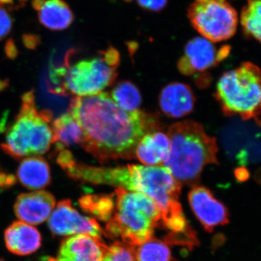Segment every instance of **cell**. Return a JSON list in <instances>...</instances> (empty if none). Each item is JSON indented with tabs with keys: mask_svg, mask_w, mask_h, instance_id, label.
Instances as JSON below:
<instances>
[{
	"mask_svg": "<svg viewBox=\"0 0 261 261\" xmlns=\"http://www.w3.org/2000/svg\"><path fill=\"white\" fill-rule=\"evenodd\" d=\"M18 1L20 2V4L23 5L28 0H18Z\"/></svg>",
	"mask_w": 261,
	"mask_h": 261,
	"instance_id": "d6a6232c",
	"label": "cell"
},
{
	"mask_svg": "<svg viewBox=\"0 0 261 261\" xmlns=\"http://www.w3.org/2000/svg\"><path fill=\"white\" fill-rule=\"evenodd\" d=\"M170 147L168 135L158 130L150 132L144 136L137 144L135 158L145 166H161L168 157Z\"/></svg>",
	"mask_w": 261,
	"mask_h": 261,
	"instance_id": "9a60e30c",
	"label": "cell"
},
{
	"mask_svg": "<svg viewBox=\"0 0 261 261\" xmlns=\"http://www.w3.org/2000/svg\"><path fill=\"white\" fill-rule=\"evenodd\" d=\"M0 261H5V260H3V259L0 258Z\"/></svg>",
	"mask_w": 261,
	"mask_h": 261,
	"instance_id": "836d02e7",
	"label": "cell"
},
{
	"mask_svg": "<svg viewBox=\"0 0 261 261\" xmlns=\"http://www.w3.org/2000/svg\"><path fill=\"white\" fill-rule=\"evenodd\" d=\"M48 226L55 236H73L87 233L100 238L102 228L94 219L82 216L72 205L71 201H60L48 219Z\"/></svg>",
	"mask_w": 261,
	"mask_h": 261,
	"instance_id": "9c48e42d",
	"label": "cell"
},
{
	"mask_svg": "<svg viewBox=\"0 0 261 261\" xmlns=\"http://www.w3.org/2000/svg\"><path fill=\"white\" fill-rule=\"evenodd\" d=\"M38 17L45 28L53 31L65 30L74 20L73 12L63 0H45L38 10Z\"/></svg>",
	"mask_w": 261,
	"mask_h": 261,
	"instance_id": "e0dca14e",
	"label": "cell"
},
{
	"mask_svg": "<svg viewBox=\"0 0 261 261\" xmlns=\"http://www.w3.org/2000/svg\"><path fill=\"white\" fill-rule=\"evenodd\" d=\"M119 63V53L111 47L95 58L68 64L63 80L65 93L85 97L102 92L116 80Z\"/></svg>",
	"mask_w": 261,
	"mask_h": 261,
	"instance_id": "8992f818",
	"label": "cell"
},
{
	"mask_svg": "<svg viewBox=\"0 0 261 261\" xmlns=\"http://www.w3.org/2000/svg\"><path fill=\"white\" fill-rule=\"evenodd\" d=\"M13 23L11 15L0 5V41L4 39L11 32Z\"/></svg>",
	"mask_w": 261,
	"mask_h": 261,
	"instance_id": "cb8c5ba5",
	"label": "cell"
},
{
	"mask_svg": "<svg viewBox=\"0 0 261 261\" xmlns=\"http://www.w3.org/2000/svg\"><path fill=\"white\" fill-rule=\"evenodd\" d=\"M40 37L34 34H24L23 36V42L25 47L34 49L40 44Z\"/></svg>",
	"mask_w": 261,
	"mask_h": 261,
	"instance_id": "4316f807",
	"label": "cell"
},
{
	"mask_svg": "<svg viewBox=\"0 0 261 261\" xmlns=\"http://www.w3.org/2000/svg\"><path fill=\"white\" fill-rule=\"evenodd\" d=\"M69 113L83 132L80 145L101 163L135 159L141 139L159 128L155 117L140 111L127 112L106 92L75 96Z\"/></svg>",
	"mask_w": 261,
	"mask_h": 261,
	"instance_id": "6da1fadb",
	"label": "cell"
},
{
	"mask_svg": "<svg viewBox=\"0 0 261 261\" xmlns=\"http://www.w3.org/2000/svg\"><path fill=\"white\" fill-rule=\"evenodd\" d=\"M53 143H56V150H63L65 147L81 145L83 140V132L80 123L69 112L62 115L51 122Z\"/></svg>",
	"mask_w": 261,
	"mask_h": 261,
	"instance_id": "ac0fdd59",
	"label": "cell"
},
{
	"mask_svg": "<svg viewBox=\"0 0 261 261\" xmlns=\"http://www.w3.org/2000/svg\"><path fill=\"white\" fill-rule=\"evenodd\" d=\"M230 49L229 46L218 49L205 38H194L187 42L183 56L178 62V69L187 76L205 73L225 59Z\"/></svg>",
	"mask_w": 261,
	"mask_h": 261,
	"instance_id": "ba28073f",
	"label": "cell"
},
{
	"mask_svg": "<svg viewBox=\"0 0 261 261\" xmlns=\"http://www.w3.org/2000/svg\"><path fill=\"white\" fill-rule=\"evenodd\" d=\"M236 176L240 181H245L249 178V173L244 168H240V169L237 170Z\"/></svg>",
	"mask_w": 261,
	"mask_h": 261,
	"instance_id": "f546056e",
	"label": "cell"
},
{
	"mask_svg": "<svg viewBox=\"0 0 261 261\" xmlns=\"http://www.w3.org/2000/svg\"><path fill=\"white\" fill-rule=\"evenodd\" d=\"M240 21L245 34L261 42V0H247Z\"/></svg>",
	"mask_w": 261,
	"mask_h": 261,
	"instance_id": "ffe728a7",
	"label": "cell"
},
{
	"mask_svg": "<svg viewBox=\"0 0 261 261\" xmlns=\"http://www.w3.org/2000/svg\"><path fill=\"white\" fill-rule=\"evenodd\" d=\"M7 248L17 255H29L37 252L42 246V236L32 225L15 221L5 231Z\"/></svg>",
	"mask_w": 261,
	"mask_h": 261,
	"instance_id": "5bb4252c",
	"label": "cell"
},
{
	"mask_svg": "<svg viewBox=\"0 0 261 261\" xmlns=\"http://www.w3.org/2000/svg\"><path fill=\"white\" fill-rule=\"evenodd\" d=\"M51 116L49 111H38L33 92L24 94L20 111L2 144L3 150L16 160L45 154L53 143Z\"/></svg>",
	"mask_w": 261,
	"mask_h": 261,
	"instance_id": "277c9868",
	"label": "cell"
},
{
	"mask_svg": "<svg viewBox=\"0 0 261 261\" xmlns=\"http://www.w3.org/2000/svg\"><path fill=\"white\" fill-rule=\"evenodd\" d=\"M56 206V198L49 192L39 190L20 194L15 200L14 211L20 221L38 225L49 219Z\"/></svg>",
	"mask_w": 261,
	"mask_h": 261,
	"instance_id": "8fae6325",
	"label": "cell"
},
{
	"mask_svg": "<svg viewBox=\"0 0 261 261\" xmlns=\"http://www.w3.org/2000/svg\"><path fill=\"white\" fill-rule=\"evenodd\" d=\"M187 16L193 28L212 42L227 40L238 28V13L226 0H195Z\"/></svg>",
	"mask_w": 261,
	"mask_h": 261,
	"instance_id": "52a82bcc",
	"label": "cell"
},
{
	"mask_svg": "<svg viewBox=\"0 0 261 261\" xmlns=\"http://www.w3.org/2000/svg\"><path fill=\"white\" fill-rule=\"evenodd\" d=\"M44 1L45 0H32V5L33 8L38 11L39 8L42 7V5L44 4Z\"/></svg>",
	"mask_w": 261,
	"mask_h": 261,
	"instance_id": "4dcf8cb0",
	"label": "cell"
},
{
	"mask_svg": "<svg viewBox=\"0 0 261 261\" xmlns=\"http://www.w3.org/2000/svg\"><path fill=\"white\" fill-rule=\"evenodd\" d=\"M57 162L65 171L70 166H73L75 161L71 152L69 150L64 149L58 152V156H57Z\"/></svg>",
	"mask_w": 261,
	"mask_h": 261,
	"instance_id": "484cf974",
	"label": "cell"
},
{
	"mask_svg": "<svg viewBox=\"0 0 261 261\" xmlns=\"http://www.w3.org/2000/svg\"><path fill=\"white\" fill-rule=\"evenodd\" d=\"M160 225L161 211L149 197L123 187L116 189L114 214L105 229L108 238L121 239L120 242L135 247L152 238Z\"/></svg>",
	"mask_w": 261,
	"mask_h": 261,
	"instance_id": "3957f363",
	"label": "cell"
},
{
	"mask_svg": "<svg viewBox=\"0 0 261 261\" xmlns=\"http://www.w3.org/2000/svg\"><path fill=\"white\" fill-rule=\"evenodd\" d=\"M135 256L137 261H171V250L168 244L152 238L137 246Z\"/></svg>",
	"mask_w": 261,
	"mask_h": 261,
	"instance_id": "7402d4cb",
	"label": "cell"
},
{
	"mask_svg": "<svg viewBox=\"0 0 261 261\" xmlns=\"http://www.w3.org/2000/svg\"><path fill=\"white\" fill-rule=\"evenodd\" d=\"M80 203L85 212L94 215L102 221H109L114 211V202L111 196L87 195L80 199Z\"/></svg>",
	"mask_w": 261,
	"mask_h": 261,
	"instance_id": "44dd1931",
	"label": "cell"
},
{
	"mask_svg": "<svg viewBox=\"0 0 261 261\" xmlns=\"http://www.w3.org/2000/svg\"><path fill=\"white\" fill-rule=\"evenodd\" d=\"M13 3V0H0V5L3 6L5 5H11Z\"/></svg>",
	"mask_w": 261,
	"mask_h": 261,
	"instance_id": "1f68e13d",
	"label": "cell"
},
{
	"mask_svg": "<svg viewBox=\"0 0 261 261\" xmlns=\"http://www.w3.org/2000/svg\"><path fill=\"white\" fill-rule=\"evenodd\" d=\"M102 261H137L135 247L122 242L105 245Z\"/></svg>",
	"mask_w": 261,
	"mask_h": 261,
	"instance_id": "603a6c76",
	"label": "cell"
},
{
	"mask_svg": "<svg viewBox=\"0 0 261 261\" xmlns=\"http://www.w3.org/2000/svg\"><path fill=\"white\" fill-rule=\"evenodd\" d=\"M168 136L171 147L163 166L178 183L196 186L203 168L218 163L216 139L207 135L200 123L191 120L170 126Z\"/></svg>",
	"mask_w": 261,
	"mask_h": 261,
	"instance_id": "7a4b0ae2",
	"label": "cell"
},
{
	"mask_svg": "<svg viewBox=\"0 0 261 261\" xmlns=\"http://www.w3.org/2000/svg\"><path fill=\"white\" fill-rule=\"evenodd\" d=\"M15 183H16V178L14 175L0 172V189L10 188Z\"/></svg>",
	"mask_w": 261,
	"mask_h": 261,
	"instance_id": "83f0119b",
	"label": "cell"
},
{
	"mask_svg": "<svg viewBox=\"0 0 261 261\" xmlns=\"http://www.w3.org/2000/svg\"><path fill=\"white\" fill-rule=\"evenodd\" d=\"M105 243L87 233L73 235L61 242L56 261H102Z\"/></svg>",
	"mask_w": 261,
	"mask_h": 261,
	"instance_id": "7c38bea8",
	"label": "cell"
},
{
	"mask_svg": "<svg viewBox=\"0 0 261 261\" xmlns=\"http://www.w3.org/2000/svg\"><path fill=\"white\" fill-rule=\"evenodd\" d=\"M192 211L206 231L229 222V212L222 202L218 200L206 187L194 186L188 195Z\"/></svg>",
	"mask_w": 261,
	"mask_h": 261,
	"instance_id": "30bf717a",
	"label": "cell"
},
{
	"mask_svg": "<svg viewBox=\"0 0 261 261\" xmlns=\"http://www.w3.org/2000/svg\"><path fill=\"white\" fill-rule=\"evenodd\" d=\"M141 8L152 12H160L164 9L168 0H137Z\"/></svg>",
	"mask_w": 261,
	"mask_h": 261,
	"instance_id": "d4e9b609",
	"label": "cell"
},
{
	"mask_svg": "<svg viewBox=\"0 0 261 261\" xmlns=\"http://www.w3.org/2000/svg\"><path fill=\"white\" fill-rule=\"evenodd\" d=\"M5 53L10 59H15L18 56V49L15 45L14 41L9 39L5 44Z\"/></svg>",
	"mask_w": 261,
	"mask_h": 261,
	"instance_id": "f1b7e54d",
	"label": "cell"
},
{
	"mask_svg": "<svg viewBox=\"0 0 261 261\" xmlns=\"http://www.w3.org/2000/svg\"><path fill=\"white\" fill-rule=\"evenodd\" d=\"M17 178L22 186L32 190H39L49 186L51 181L50 167L44 158L29 156L20 163Z\"/></svg>",
	"mask_w": 261,
	"mask_h": 261,
	"instance_id": "2e32d148",
	"label": "cell"
},
{
	"mask_svg": "<svg viewBox=\"0 0 261 261\" xmlns=\"http://www.w3.org/2000/svg\"><path fill=\"white\" fill-rule=\"evenodd\" d=\"M111 97L120 108L127 112L139 111L142 103V96L138 88L128 81L117 84L111 92Z\"/></svg>",
	"mask_w": 261,
	"mask_h": 261,
	"instance_id": "d6986e66",
	"label": "cell"
},
{
	"mask_svg": "<svg viewBox=\"0 0 261 261\" xmlns=\"http://www.w3.org/2000/svg\"><path fill=\"white\" fill-rule=\"evenodd\" d=\"M195 97L190 86L173 82L168 84L159 95V106L165 115L171 118L186 116L193 111Z\"/></svg>",
	"mask_w": 261,
	"mask_h": 261,
	"instance_id": "4fadbf2b",
	"label": "cell"
},
{
	"mask_svg": "<svg viewBox=\"0 0 261 261\" xmlns=\"http://www.w3.org/2000/svg\"><path fill=\"white\" fill-rule=\"evenodd\" d=\"M216 97L227 116L247 120L261 114V70L245 63L221 75Z\"/></svg>",
	"mask_w": 261,
	"mask_h": 261,
	"instance_id": "5b68a950",
	"label": "cell"
}]
</instances>
